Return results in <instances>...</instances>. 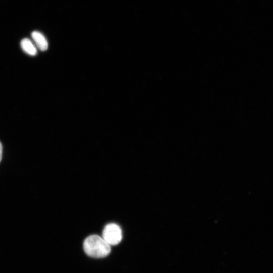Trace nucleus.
Returning <instances> with one entry per match:
<instances>
[{"instance_id":"39448f33","label":"nucleus","mask_w":273,"mask_h":273,"mask_svg":"<svg viewBox=\"0 0 273 273\" xmlns=\"http://www.w3.org/2000/svg\"><path fill=\"white\" fill-rule=\"evenodd\" d=\"M2 151H3L2 145L1 143L0 142V161L2 157Z\"/></svg>"},{"instance_id":"20e7f679","label":"nucleus","mask_w":273,"mask_h":273,"mask_svg":"<svg viewBox=\"0 0 273 273\" xmlns=\"http://www.w3.org/2000/svg\"><path fill=\"white\" fill-rule=\"evenodd\" d=\"M21 47L25 52L31 56H35L37 54L36 48L28 38H24L21 40Z\"/></svg>"},{"instance_id":"f03ea898","label":"nucleus","mask_w":273,"mask_h":273,"mask_svg":"<svg viewBox=\"0 0 273 273\" xmlns=\"http://www.w3.org/2000/svg\"><path fill=\"white\" fill-rule=\"evenodd\" d=\"M102 237L110 245H116L122 240V230L116 224H108L103 230Z\"/></svg>"},{"instance_id":"f257e3e1","label":"nucleus","mask_w":273,"mask_h":273,"mask_svg":"<svg viewBox=\"0 0 273 273\" xmlns=\"http://www.w3.org/2000/svg\"><path fill=\"white\" fill-rule=\"evenodd\" d=\"M83 249L88 256L97 258L106 257L111 252L110 245L97 235H92L85 239Z\"/></svg>"},{"instance_id":"7ed1b4c3","label":"nucleus","mask_w":273,"mask_h":273,"mask_svg":"<svg viewBox=\"0 0 273 273\" xmlns=\"http://www.w3.org/2000/svg\"><path fill=\"white\" fill-rule=\"evenodd\" d=\"M31 36L38 48L41 51H46L48 47V43L44 35L38 31H33Z\"/></svg>"}]
</instances>
